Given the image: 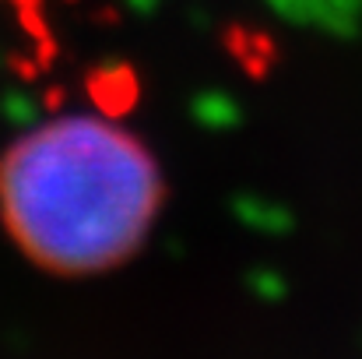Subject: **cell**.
Wrapping results in <instances>:
<instances>
[{
    "label": "cell",
    "mask_w": 362,
    "mask_h": 359,
    "mask_svg": "<svg viewBox=\"0 0 362 359\" xmlns=\"http://www.w3.org/2000/svg\"><path fill=\"white\" fill-rule=\"evenodd\" d=\"M165 205L141 134L99 113L49 117L0 152V226L35 268L92 278L127 264Z\"/></svg>",
    "instance_id": "obj_1"
}]
</instances>
